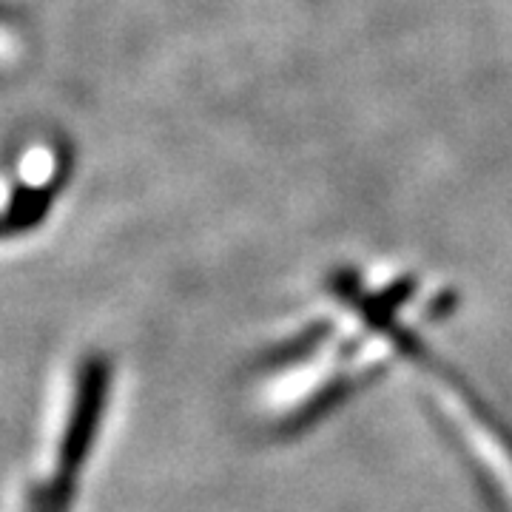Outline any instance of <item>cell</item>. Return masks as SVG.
<instances>
[{"label":"cell","instance_id":"cell-2","mask_svg":"<svg viewBox=\"0 0 512 512\" xmlns=\"http://www.w3.org/2000/svg\"><path fill=\"white\" fill-rule=\"evenodd\" d=\"M12 52H15V40H12V32L6 26H0V63L12 60Z\"/></svg>","mask_w":512,"mask_h":512},{"label":"cell","instance_id":"cell-1","mask_svg":"<svg viewBox=\"0 0 512 512\" xmlns=\"http://www.w3.org/2000/svg\"><path fill=\"white\" fill-rule=\"evenodd\" d=\"M49 197L43 194H32V191H18L15 194V202L6 214H0V237H9V234H18V231H26L37 222L46 217L49 211Z\"/></svg>","mask_w":512,"mask_h":512}]
</instances>
